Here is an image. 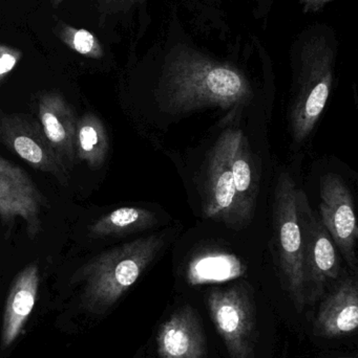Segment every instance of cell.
Instances as JSON below:
<instances>
[{
  "label": "cell",
  "instance_id": "21",
  "mask_svg": "<svg viewBox=\"0 0 358 358\" xmlns=\"http://www.w3.org/2000/svg\"><path fill=\"white\" fill-rule=\"evenodd\" d=\"M18 57L8 50H0V81L14 69Z\"/></svg>",
  "mask_w": 358,
  "mask_h": 358
},
{
  "label": "cell",
  "instance_id": "5",
  "mask_svg": "<svg viewBox=\"0 0 358 358\" xmlns=\"http://www.w3.org/2000/svg\"><path fill=\"white\" fill-rule=\"evenodd\" d=\"M208 309L216 331L231 358L254 357L256 313L254 302L243 285L214 289L208 294Z\"/></svg>",
  "mask_w": 358,
  "mask_h": 358
},
{
  "label": "cell",
  "instance_id": "6",
  "mask_svg": "<svg viewBox=\"0 0 358 358\" xmlns=\"http://www.w3.org/2000/svg\"><path fill=\"white\" fill-rule=\"evenodd\" d=\"M296 206L302 233L306 294L309 288L311 300H317L326 285L340 273L338 248L321 218L311 208L306 194L300 189L296 193Z\"/></svg>",
  "mask_w": 358,
  "mask_h": 358
},
{
  "label": "cell",
  "instance_id": "12",
  "mask_svg": "<svg viewBox=\"0 0 358 358\" xmlns=\"http://www.w3.org/2000/svg\"><path fill=\"white\" fill-rule=\"evenodd\" d=\"M227 161L233 174L242 216L246 224L252 220L259 193V176L246 136L240 129H228L221 134Z\"/></svg>",
  "mask_w": 358,
  "mask_h": 358
},
{
  "label": "cell",
  "instance_id": "15",
  "mask_svg": "<svg viewBox=\"0 0 358 358\" xmlns=\"http://www.w3.org/2000/svg\"><path fill=\"white\" fill-rule=\"evenodd\" d=\"M39 283L40 273L37 262L25 266L13 281L4 308L2 346H11L27 325L37 301Z\"/></svg>",
  "mask_w": 358,
  "mask_h": 358
},
{
  "label": "cell",
  "instance_id": "7",
  "mask_svg": "<svg viewBox=\"0 0 358 358\" xmlns=\"http://www.w3.org/2000/svg\"><path fill=\"white\" fill-rule=\"evenodd\" d=\"M0 142L27 165L69 183V168L46 138L39 122L20 113L0 117Z\"/></svg>",
  "mask_w": 358,
  "mask_h": 358
},
{
  "label": "cell",
  "instance_id": "17",
  "mask_svg": "<svg viewBox=\"0 0 358 358\" xmlns=\"http://www.w3.org/2000/svg\"><path fill=\"white\" fill-rule=\"evenodd\" d=\"M109 150V136L103 122L95 113L82 115L76 125V161L99 169L104 165Z\"/></svg>",
  "mask_w": 358,
  "mask_h": 358
},
{
  "label": "cell",
  "instance_id": "11",
  "mask_svg": "<svg viewBox=\"0 0 358 358\" xmlns=\"http://www.w3.org/2000/svg\"><path fill=\"white\" fill-rule=\"evenodd\" d=\"M159 358H204L205 336L197 313L189 305L174 311L157 334Z\"/></svg>",
  "mask_w": 358,
  "mask_h": 358
},
{
  "label": "cell",
  "instance_id": "10",
  "mask_svg": "<svg viewBox=\"0 0 358 358\" xmlns=\"http://www.w3.org/2000/svg\"><path fill=\"white\" fill-rule=\"evenodd\" d=\"M207 218L233 227L245 225L227 161L224 141L220 136L210 151L208 162V200L204 208Z\"/></svg>",
  "mask_w": 358,
  "mask_h": 358
},
{
  "label": "cell",
  "instance_id": "1",
  "mask_svg": "<svg viewBox=\"0 0 358 358\" xmlns=\"http://www.w3.org/2000/svg\"><path fill=\"white\" fill-rule=\"evenodd\" d=\"M158 94L166 113L183 115L204 107L231 108L245 104L254 94L237 67L179 44L166 59Z\"/></svg>",
  "mask_w": 358,
  "mask_h": 358
},
{
  "label": "cell",
  "instance_id": "22",
  "mask_svg": "<svg viewBox=\"0 0 358 358\" xmlns=\"http://www.w3.org/2000/svg\"><path fill=\"white\" fill-rule=\"evenodd\" d=\"M305 13H315L325 8L332 0H298Z\"/></svg>",
  "mask_w": 358,
  "mask_h": 358
},
{
  "label": "cell",
  "instance_id": "14",
  "mask_svg": "<svg viewBox=\"0 0 358 358\" xmlns=\"http://www.w3.org/2000/svg\"><path fill=\"white\" fill-rule=\"evenodd\" d=\"M38 122L53 148L71 169L76 162L77 120L69 103L55 92L42 94L38 101Z\"/></svg>",
  "mask_w": 358,
  "mask_h": 358
},
{
  "label": "cell",
  "instance_id": "23",
  "mask_svg": "<svg viewBox=\"0 0 358 358\" xmlns=\"http://www.w3.org/2000/svg\"><path fill=\"white\" fill-rule=\"evenodd\" d=\"M342 358H357V357H342Z\"/></svg>",
  "mask_w": 358,
  "mask_h": 358
},
{
  "label": "cell",
  "instance_id": "19",
  "mask_svg": "<svg viewBox=\"0 0 358 358\" xmlns=\"http://www.w3.org/2000/svg\"><path fill=\"white\" fill-rule=\"evenodd\" d=\"M71 48L76 52L90 58H100L102 56V48L90 31L85 29H71Z\"/></svg>",
  "mask_w": 358,
  "mask_h": 358
},
{
  "label": "cell",
  "instance_id": "3",
  "mask_svg": "<svg viewBox=\"0 0 358 358\" xmlns=\"http://www.w3.org/2000/svg\"><path fill=\"white\" fill-rule=\"evenodd\" d=\"M334 62L336 50L321 36L309 38L301 48L289 113L296 143L309 138L325 109L333 84Z\"/></svg>",
  "mask_w": 358,
  "mask_h": 358
},
{
  "label": "cell",
  "instance_id": "2",
  "mask_svg": "<svg viewBox=\"0 0 358 358\" xmlns=\"http://www.w3.org/2000/svg\"><path fill=\"white\" fill-rule=\"evenodd\" d=\"M165 244V235L139 238L101 252L82 265L71 281L81 285L84 309L101 315L138 281Z\"/></svg>",
  "mask_w": 358,
  "mask_h": 358
},
{
  "label": "cell",
  "instance_id": "4",
  "mask_svg": "<svg viewBox=\"0 0 358 358\" xmlns=\"http://www.w3.org/2000/svg\"><path fill=\"white\" fill-rule=\"evenodd\" d=\"M298 187L286 172L277 178L273 201V233L280 268L298 311L306 303L302 233L296 206Z\"/></svg>",
  "mask_w": 358,
  "mask_h": 358
},
{
  "label": "cell",
  "instance_id": "20",
  "mask_svg": "<svg viewBox=\"0 0 358 358\" xmlns=\"http://www.w3.org/2000/svg\"><path fill=\"white\" fill-rule=\"evenodd\" d=\"M142 1L144 0H100V6L105 14H113L128 10Z\"/></svg>",
  "mask_w": 358,
  "mask_h": 358
},
{
  "label": "cell",
  "instance_id": "18",
  "mask_svg": "<svg viewBox=\"0 0 358 358\" xmlns=\"http://www.w3.org/2000/svg\"><path fill=\"white\" fill-rule=\"evenodd\" d=\"M157 223V216L151 210L138 206H123L95 221L88 227V231L95 239H106L145 231Z\"/></svg>",
  "mask_w": 358,
  "mask_h": 358
},
{
  "label": "cell",
  "instance_id": "9",
  "mask_svg": "<svg viewBox=\"0 0 358 358\" xmlns=\"http://www.w3.org/2000/svg\"><path fill=\"white\" fill-rule=\"evenodd\" d=\"M319 216L336 248L342 252L349 266L357 273L355 246L358 227L354 202L348 187L336 174H327L321 179Z\"/></svg>",
  "mask_w": 358,
  "mask_h": 358
},
{
  "label": "cell",
  "instance_id": "13",
  "mask_svg": "<svg viewBox=\"0 0 358 358\" xmlns=\"http://www.w3.org/2000/svg\"><path fill=\"white\" fill-rule=\"evenodd\" d=\"M357 327V281L355 278H347L322 304L313 332L319 338H334L354 334Z\"/></svg>",
  "mask_w": 358,
  "mask_h": 358
},
{
  "label": "cell",
  "instance_id": "8",
  "mask_svg": "<svg viewBox=\"0 0 358 358\" xmlns=\"http://www.w3.org/2000/svg\"><path fill=\"white\" fill-rule=\"evenodd\" d=\"M48 201L31 176L18 166L0 157V220L8 229L25 223L34 239L41 231V214Z\"/></svg>",
  "mask_w": 358,
  "mask_h": 358
},
{
  "label": "cell",
  "instance_id": "16",
  "mask_svg": "<svg viewBox=\"0 0 358 358\" xmlns=\"http://www.w3.org/2000/svg\"><path fill=\"white\" fill-rule=\"evenodd\" d=\"M246 266L235 255L208 250L191 259L187 266V280L191 285L222 283L241 277Z\"/></svg>",
  "mask_w": 358,
  "mask_h": 358
}]
</instances>
